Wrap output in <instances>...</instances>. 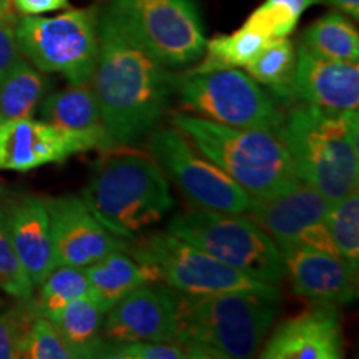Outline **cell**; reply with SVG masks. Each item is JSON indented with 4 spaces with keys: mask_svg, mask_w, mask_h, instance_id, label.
Here are the masks:
<instances>
[{
    "mask_svg": "<svg viewBox=\"0 0 359 359\" xmlns=\"http://www.w3.org/2000/svg\"><path fill=\"white\" fill-rule=\"evenodd\" d=\"M302 43L316 55L330 60L358 62L359 35L356 27L339 11H331L304 30Z\"/></svg>",
    "mask_w": 359,
    "mask_h": 359,
    "instance_id": "d4e9b609",
    "label": "cell"
},
{
    "mask_svg": "<svg viewBox=\"0 0 359 359\" xmlns=\"http://www.w3.org/2000/svg\"><path fill=\"white\" fill-rule=\"evenodd\" d=\"M293 291L318 304L353 303L358 296V268L336 255L308 248L281 250Z\"/></svg>",
    "mask_w": 359,
    "mask_h": 359,
    "instance_id": "e0dca14e",
    "label": "cell"
},
{
    "mask_svg": "<svg viewBox=\"0 0 359 359\" xmlns=\"http://www.w3.org/2000/svg\"><path fill=\"white\" fill-rule=\"evenodd\" d=\"M22 358L27 359H75L55 326L45 316L35 318L27 334Z\"/></svg>",
    "mask_w": 359,
    "mask_h": 359,
    "instance_id": "d6a6232c",
    "label": "cell"
},
{
    "mask_svg": "<svg viewBox=\"0 0 359 359\" xmlns=\"http://www.w3.org/2000/svg\"><path fill=\"white\" fill-rule=\"evenodd\" d=\"M263 359H341L344 356L341 314L336 304H318L298 316L281 321Z\"/></svg>",
    "mask_w": 359,
    "mask_h": 359,
    "instance_id": "9a60e30c",
    "label": "cell"
},
{
    "mask_svg": "<svg viewBox=\"0 0 359 359\" xmlns=\"http://www.w3.org/2000/svg\"><path fill=\"white\" fill-rule=\"evenodd\" d=\"M299 15L288 6L275 0H264L245 22L243 27L253 30L264 39H285L294 32Z\"/></svg>",
    "mask_w": 359,
    "mask_h": 359,
    "instance_id": "4dcf8cb0",
    "label": "cell"
},
{
    "mask_svg": "<svg viewBox=\"0 0 359 359\" xmlns=\"http://www.w3.org/2000/svg\"><path fill=\"white\" fill-rule=\"evenodd\" d=\"M320 2H325L327 6L334 7L336 11L346 13L354 20L359 19V0H320Z\"/></svg>",
    "mask_w": 359,
    "mask_h": 359,
    "instance_id": "d590c367",
    "label": "cell"
},
{
    "mask_svg": "<svg viewBox=\"0 0 359 359\" xmlns=\"http://www.w3.org/2000/svg\"><path fill=\"white\" fill-rule=\"evenodd\" d=\"M0 20H19L15 15V8L12 0H0Z\"/></svg>",
    "mask_w": 359,
    "mask_h": 359,
    "instance_id": "74e56055",
    "label": "cell"
},
{
    "mask_svg": "<svg viewBox=\"0 0 359 359\" xmlns=\"http://www.w3.org/2000/svg\"><path fill=\"white\" fill-rule=\"evenodd\" d=\"M15 24L17 20H0V79L24 58L17 42Z\"/></svg>",
    "mask_w": 359,
    "mask_h": 359,
    "instance_id": "836d02e7",
    "label": "cell"
},
{
    "mask_svg": "<svg viewBox=\"0 0 359 359\" xmlns=\"http://www.w3.org/2000/svg\"><path fill=\"white\" fill-rule=\"evenodd\" d=\"M105 154L80 198L107 230L133 241L172 212L175 198L151 155L125 147Z\"/></svg>",
    "mask_w": 359,
    "mask_h": 359,
    "instance_id": "3957f363",
    "label": "cell"
},
{
    "mask_svg": "<svg viewBox=\"0 0 359 359\" xmlns=\"http://www.w3.org/2000/svg\"><path fill=\"white\" fill-rule=\"evenodd\" d=\"M327 230L331 240L338 250L339 257L351 263L354 268L359 264V193L358 188L344 196L343 200L331 205L326 217Z\"/></svg>",
    "mask_w": 359,
    "mask_h": 359,
    "instance_id": "83f0119b",
    "label": "cell"
},
{
    "mask_svg": "<svg viewBox=\"0 0 359 359\" xmlns=\"http://www.w3.org/2000/svg\"><path fill=\"white\" fill-rule=\"evenodd\" d=\"M172 125L253 198H268L299 180L281 133L228 127L187 114L173 115Z\"/></svg>",
    "mask_w": 359,
    "mask_h": 359,
    "instance_id": "5b68a950",
    "label": "cell"
},
{
    "mask_svg": "<svg viewBox=\"0 0 359 359\" xmlns=\"http://www.w3.org/2000/svg\"><path fill=\"white\" fill-rule=\"evenodd\" d=\"M280 304L275 285L200 298L180 294L175 339L187 344L193 359L253 358L271 330Z\"/></svg>",
    "mask_w": 359,
    "mask_h": 359,
    "instance_id": "7a4b0ae2",
    "label": "cell"
},
{
    "mask_svg": "<svg viewBox=\"0 0 359 359\" xmlns=\"http://www.w3.org/2000/svg\"><path fill=\"white\" fill-rule=\"evenodd\" d=\"M4 191V188H2V185H0V193H2Z\"/></svg>",
    "mask_w": 359,
    "mask_h": 359,
    "instance_id": "f35d334b",
    "label": "cell"
},
{
    "mask_svg": "<svg viewBox=\"0 0 359 359\" xmlns=\"http://www.w3.org/2000/svg\"><path fill=\"white\" fill-rule=\"evenodd\" d=\"M100 358L109 359H193L191 351L182 341H135V343H107Z\"/></svg>",
    "mask_w": 359,
    "mask_h": 359,
    "instance_id": "1f68e13d",
    "label": "cell"
},
{
    "mask_svg": "<svg viewBox=\"0 0 359 359\" xmlns=\"http://www.w3.org/2000/svg\"><path fill=\"white\" fill-rule=\"evenodd\" d=\"M0 122H2V118H0Z\"/></svg>",
    "mask_w": 359,
    "mask_h": 359,
    "instance_id": "ab89813d",
    "label": "cell"
},
{
    "mask_svg": "<svg viewBox=\"0 0 359 359\" xmlns=\"http://www.w3.org/2000/svg\"><path fill=\"white\" fill-rule=\"evenodd\" d=\"M88 150L92 147L83 138L62 132L43 120L27 116L0 122V170L30 172Z\"/></svg>",
    "mask_w": 359,
    "mask_h": 359,
    "instance_id": "5bb4252c",
    "label": "cell"
},
{
    "mask_svg": "<svg viewBox=\"0 0 359 359\" xmlns=\"http://www.w3.org/2000/svg\"><path fill=\"white\" fill-rule=\"evenodd\" d=\"M173 93L183 109L228 127L281 133L285 123V109L240 69L175 74Z\"/></svg>",
    "mask_w": 359,
    "mask_h": 359,
    "instance_id": "52a82bcc",
    "label": "cell"
},
{
    "mask_svg": "<svg viewBox=\"0 0 359 359\" xmlns=\"http://www.w3.org/2000/svg\"><path fill=\"white\" fill-rule=\"evenodd\" d=\"M22 55L43 74L70 85L88 83L98 52V7L70 8L53 17L24 15L15 24Z\"/></svg>",
    "mask_w": 359,
    "mask_h": 359,
    "instance_id": "ba28073f",
    "label": "cell"
},
{
    "mask_svg": "<svg viewBox=\"0 0 359 359\" xmlns=\"http://www.w3.org/2000/svg\"><path fill=\"white\" fill-rule=\"evenodd\" d=\"M40 316L32 298L0 314V359L22 358L24 344L35 318Z\"/></svg>",
    "mask_w": 359,
    "mask_h": 359,
    "instance_id": "f546056e",
    "label": "cell"
},
{
    "mask_svg": "<svg viewBox=\"0 0 359 359\" xmlns=\"http://www.w3.org/2000/svg\"><path fill=\"white\" fill-rule=\"evenodd\" d=\"M167 231L259 281L276 285L286 276L281 250L246 215L190 210L175 215Z\"/></svg>",
    "mask_w": 359,
    "mask_h": 359,
    "instance_id": "8992f818",
    "label": "cell"
},
{
    "mask_svg": "<svg viewBox=\"0 0 359 359\" xmlns=\"http://www.w3.org/2000/svg\"><path fill=\"white\" fill-rule=\"evenodd\" d=\"M291 100L330 110H358V62L330 60L299 43L291 80Z\"/></svg>",
    "mask_w": 359,
    "mask_h": 359,
    "instance_id": "2e32d148",
    "label": "cell"
},
{
    "mask_svg": "<svg viewBox=\"0 0 359 359\" xmlns=\"http://www.w3.org/2000/svg\"><path fill=\"white\" fill-rule=\"evenodd\" d=\"M45 201L57 266L87 268L111 251L127 250L128 241L107 230L80 196L65 195Z\"/></svg>",
    "mask_w": 359,
    "mask_h": 359,
    "instance_id": "4fadbf2b",
    "label": "cell"
},
{
    "mask_svg": "<svg viewBox=\"0 0 359 359\" xmlns=\"http://www.w3.org/2000/svg\"><path fill=\"white\" fill-rule=\"evenodd\" d=\"M127 251L137 262L150 268L155 283H163L188 298L269 285L219 262L170 231L142 235L128 241Z\"/></svg>",
    "mask_w": 359,
    "mask_h": 359,
    "instance_id": "9c48e42d",
    "label": "cell"
},
{
    "mask_svg": "<svg viewBox=\"0 0 359 359\" xmlns=\"http://www.w3.org/2000/svg\"><path fill=\"white\" fill-rule=\"evenodd\" d=\"M266 43L268 39L246 27L233 34L217 35L212 40H206L205 58L190 72L245 69Z\"/></svg>",
    "mask_w": 359,
    "mask_h": 359,
    "instance_id": "484cf974",
    "label": "cell"
},
{
    "mask_svg": "<svg viewBox=\"0 0 359 359\" xmlns=\"http://www.w3.org/2000/svg\"><path fill=\"white\" fill-rule=\"evenodd\" d=\"M107 309L90 294L80 296L47 320L55 326L65 344L79 358H100L107 346L103 338V323Z\"/></svg>",
    "mask_w": 359,
    "mask_h": 359,
    "instance_id": "44dd1931",
    "label": "cell"
},
{
    "mask_svg": "<svg viewBox=\"0 0 359 359\" xmlns=\"http://www.w3.org/2000/svg\"><path fill=\"white\" fill-rule=\"evenodd\" d=\"M50 88V80L42 70L20 58L0 79V118H27L37 110L45 93Z\"/></svg>",
    "mask_w": 359,
    "mask_h": 359,
    "instance_id": "603a6c76",
    "label": "cell"
},
{
    "mask_svg": "<svg viewBox=\"0 0 359 359\" xmlns=\"http://www.w3.org/2000/svg\"><path fill=\"white\" fill-rule=\"evenodd\" d=\"M40 116L62 132L83 138L92 150H114L95 92L88 83L70 85L62 92L48 95L40 105Z\"/></svg>",
    "mask_w": 359,
    "mask_h": 359,
    "instance_id": "ffe728a7",
    "label": "cell"
},
{
    "mask_svg": "<svg viewBox=\"0 0 359 359\" xmlns=\"http://www.w3.org/2000/svg\"><path fill=\"white\" fill-rule=\"evenodd\" d=\"M37 288L39 294L32 296V302L37 313L45 318L80 296L90 294V283L85 268L77 266L53 268V271Z\"/></svg>",
    "mask_w": 359,
    "mask_h": 359,
    "instance_id": "4316f807",
    "label": "cell"
},
{
    "mask_svg": "<svg viewBox=\"0 0 359 359\" xmlns=\"http://www.w3.org/2000/svg\"><path fill=\"white\" fill-rule=\"evenodd\" d=\"M2 203L13 251L37 288L57 268L47 201L34 195H12Z\"/></svg>",
    "mask_w": 359,
    "mask_h": 359,
    "instance_id": "ac0fdd59",
    "label": "cell"
},
{
    "mask_svg": "<svg viewBox=\"0 0 359 359\" xmlns=\"http://www.w3.org/2000/svg\"><path fill=\"white\" fill-rule=\"evenodd\" d=\"M135 37L168 69L203 57L205 27L195 0H105Z\"/></svg>",
    "mask_w": 359,
    "mask_h": 359,
    "instance_id": "30bf717a",
    "label": "cell"
},
{
    "mask_svg": "<svg viewBox=\"0 0 359 359\" xmlns=\"http://www.w3.org/2000/svg\"><path fill=\"white\" fill-rule=\"evenodd\" d=\"M92 88L114 148L133 147L158 127L173 95L175 74L103 4Z\"/></svg>",
    "mask_w": 359,
    "mask_h": 359,
    "instance_id": "6da1fadb",
    "label": "cell"
},
{
    "mask_svg": "<svg viewBox=\"0 0 359 359\" xmlns=\"http://www.w3.org/2000/svg\"><path fill=\"white\" fill-rule=\"evenodd\" d=\"M0 290H4L19 302L30 299L35 291L32 281L27 276L25 269L22 268L19 258L13 251L7 230L2 193H0Z\"/></svg>",
    "mask_w": 359,
    "mask_h": 359,
    "instance_id": "f1b7e54d",
    "label": "cell"
},
{
    "mask_svg": "<svg viewBox=\"0 0 359 359\" xmlns=\"http://www.w3.org/2000/svg\"><path fill=\"white\" fill-rule=\"evenodd\" d=\"M296 62V47L288 37L268 40L248 65L246 74L271 93L281 107H291V80Z\"/></svg>",
    "mask_w": 359,
    "mask_h": 359,
    "instance_id": "cb8c5ba5",
    "label": "cell"
},
{
    "mask_svg": "<svg viewBox=\"0 0 359 359\" xmlns=\"http://www.w3.org/2000/svg\"><path fill=\"white\" fill-rule=\"evenodd\" d=\"M148 151L193 205L213 212L246 215L253 196L191 145L175 127L147 135Z\"/></svg>",
    "mask_w": 359,
    "mask_h": 359,
    "instance_id": "8fae6325",
    "label": "cell"
},
{
    "mask_svg": "<svg viewBox=\"0 0 359 359\" xmlns=\"http://www.w3.org/2000/svg\"><path fill=\"white\" fill-rule=\"evenodd\" d=\"M283 140L294 172L331 205L343 200L359 183L358 110H330L293 103L285 111Z\"/></svg>",
    "mask_w": 359,
    "mask_h": 359,
    "instance_id": "277c9868",
    "label": "cell"
},
{
    "mask_svg": "<svg viewBox=\"0 0 359 359\" xmlns=\"http://www.w3.org/2000/svg\"><path fill=\"white\" fill-rule=\"evenodd\" d=\"M180 294L160 283L138 286L105 314L103 338L110 344L172 341L178 331Z\"/></svg>",
    "mask_w": 359,
    "mask_h": 359,
    "instance_id": "7c38bea8",
    "label": "cell"
},
{
    "mask_svg": "<svg viewBox=\"0 0 359 359\" xmlns=\"http://www.w3.org/2000/svg\"><path fill=\"white\" fill-rule=\"evenodd\" d=\"M275 2H281L285 6H288L294 13H298L299 17L303 15L304 11H308L309 7L316 6V4H321L320 0H275Z\"/></svg>",
    "mask_w": 359,
    "mask_h": 359,
    "instance_id": "8d00e7d4",
    "label": "cell"
},
{
    "mask_svg": "<svg viewBox=\"0 0 359 359\" xmlns=\"http://www.w3.org/2000/svg\"><path fill=\"white\" fill-rule=\"evenodd\" d=\"M12 6L22 15H42L69 7V0H12Z\"/></svg>",
    "mask_w": 359,
    "mask_h": 359,
    "instance_id": "e575fe53",
    "label": "cell"
},
{
    "mask_svg": "<svg viewBox=\"0 0 359 359\" xmlns=\"http://www.w3.org/2000/svg\"><path fill=\"white\" fill-rule=\"evenodd\" d=\"M90 296L109 311L125 294L147 283H155L150 268L137 262L127 250H116L85 268Z\"/></svg>",
    "mask_w": 359,
    "mask_h": 359,
    "instance_id": "7402d4cb",
    "label": "cell"
},
{
    "mask_svg": "<svg viewBox=\"0 0 359 359\" xmlns=\"http://www.w3.org/2000/svg\"><path fill=\"white\" fill-rule=\"evenodd\" d=\"M331 203L320 191L298 180L268 198H253L248 218L273 238L278 248L293 243L306 228L325 222Z\"/></svg>",
    "mask_w": 359,
    "mask_h": 359,
    "instance_id": "d6986e66",
    "label": "cell"
}]
</instances>
